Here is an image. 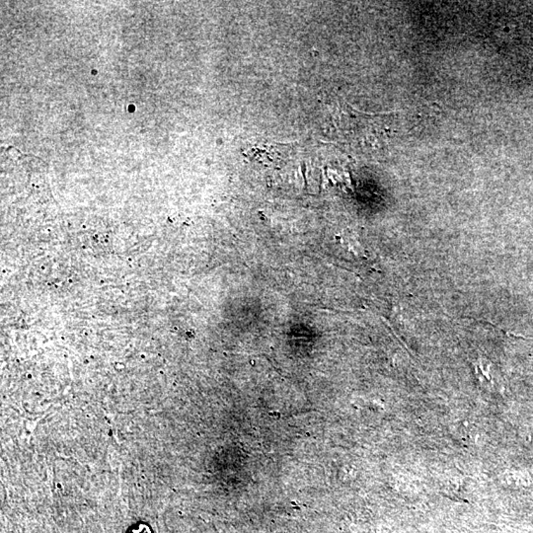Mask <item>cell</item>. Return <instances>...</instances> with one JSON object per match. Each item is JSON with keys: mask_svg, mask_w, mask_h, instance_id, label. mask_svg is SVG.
<instances>
[{"mask_svg": "<svg viewBox=\"0 0 533 533\" xmlns=\"http://www.w3.org/2000/svg\"><path fill=\"white\" fill-rule=\"evenodd\" d=\"M127 533H153L152 528L150 525H145V523H138V525H134Z\"/></svg>", "mask_w": 533, "mask_h": 533, "instance_id": "6da1fadb", "label": "cell"}]
</instances>
